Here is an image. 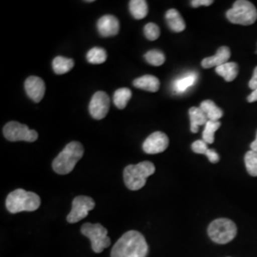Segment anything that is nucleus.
<instances>
[{"instance_id": "1", "label": "nucleus", "mask_w": 257, "mask_h": 257, "mask_svg": "<svg viewBox=\"0 0 257 257\" xmlns=\"http://www.w3.org/2000/svg\"><path fill=\"white\" fill-rule=\"evenodd\" d=\"M149 252L147 241L138 230L125 232L111 248L110 257H146Z\"/></svg>"}, {"instance_id": "2", "label": "nucleus", "mask_w": 257, "mask_h": 257, "mask_svg": "<svg viewBox=\"0 0 257 257\" xmlns=\"http://www.w3.org/2000/svg\"><path fill=\"white\" fill-rule=\"evenodd\" d=\"M84 147L77 141H72L66 145L63 151L53 161V169L58 175H68L73 172L76 163L82 158Z\"/></svg>"}, {"instance_id": "3", "label": "nucleus", "mask_w": 257, "mask_h": 257, "mask_svg": "<svg viewBox=\"0 0 257 257\" xmlns=\"http://www.w3.org/2000/svg\"><path fill=\"white\" fill-rule=\"evenodd\" d=\"M156 173V167L150 161H143L136 165H128L124 169L123 178L126 187L131 191L142 189L149 176Z\"/></svg>"}, {"instance_id": "4", "label": "nucleus", "mask_w": 257, "mask_h": 257, "mask_svg": "<svg viewBox=\"0 0 257 257\" xmlns=\"http://www.w3.org/2000/svg\"><path fill=\"white\" fill-rule=\"evenodd\" d=\"M40 197L37 193L18 189L10 193L6 198V208L11 213L35 211L40 207Z\"/></svg>"}, {"instance_id": "5", "label": "nucleus", "mask_w": 257, "mask_h": 257, "mask_svg": "<svg viewBox=\"0 0 257 257\" xmlns=\"http://www.w3.org/2000/svg\"><path fill=\"white\" fill-rule=\"evenodd\" d=\"M227 19L233 24L248 26L257 19V10L254 5L247 0L235 1L232 8L226 14Z\"/></svg>"}, {"instance_id": "6", "label": "nucleus", "mask_w": 257, "mask_h": 257, "mask_svg": "<svg viewBox=\"0 0 257 257\" xmlns=\"http://www.w3.org/2000/svg\"><path fill=\"white\" fill-rule=\"evenodd\" d=\"M237 228L233 221L218 218L212 221L208 227L209 237L217 244H227L236 236Z\"/></svg>"}, {"instance_id": "7", "label": "nucleus", "mask_w": 257, "mask_h": 257, "mask_svg": "<svg viewBox=\"0 0 257 257\" xmlns=\"http://www.w3.org/2000/svg\"><path fill=\"white\" fill-rule=\"evenodd\" d=\"M80 231L84 236L91 240L92 250L95 253H100L111 243L110 237L108 236V230L99 223H85Z\"/></svg>"}, {"instance_id": "8", "label": "nucleus", "mask_w": 257, "mask_h": 257, "mask_svg": "<svg viewBox=\"0 0 257 257\" xmlns=\"http://www.w3.org/2000/svg\"><path fill=\"white\" fill-rule=\"evenodd\" d=\"M3 135L6 139L12 142H35L38 138L37 131L31 130L27 125H23L17 121H11L7 123L3 128Z\"/></svg>"}, {"instance_id": "9", "label": "nucleus", "mask_w": 257, "mask_h": 257, "mask_svg": "<svg viewBox=\"0 0 257 257\" xmlns=\"http://www.w3.org/2000/svg\"><path fill=\"white\" fill-rule=\"evenodd\" d=\"M95 207V202L92 197L79 195L76 196L73 200L72 211L67 216V221L71 224L77 223L88 216L90 211H92Z\"/></svg>"}, {"instance_id": "10", "label": "nucleus", "mask_w": 257, "mask_h": 257, "mask_svg": "<svg viewBox=\"0 0 257 257\" xmlns=\"http://www.w3.org/2000/svg\"><path fill=\"white\" fill-rule=\"evenodd\" d=\"M110 97L105 92H96L92 95L89 110L94 119H103L110 109Z\"/></svg>"}, {"instance_id": "11", "label": "nucleus", "mask_w": 257, "mask_h": 257, "mask_svg": "<svg viewBox=\"0 0 257 257\" xmlns=\"http://www.w3.org/2000/svg\"><path fill=\"white\" fill-rule=\"evenodd\" d=\"M169 146V138L162 132L152 134L143 143V151L149 155H156L166 151Z\"/></svg>"}, {"instance_id": "12", "label": "nucleus", "mask_w": 257, "mask_h": 257, "mask_svg": "<svg viewBox=\"0 0 257 257\" xmlns=\"http://www.w3.org/2000/svg\"><path fill=\"white\" fill-rule=\"evenodd\" d=\"M25 91L33 101L38 103L44 97L46 91L45 83L38 76H30L25 81Z\"/></svg>"}, {"instance_id": "13", "label": "nucleus", "mask_w": 257, "mask_h": 257, "mask_svg": "<svg viewBox=\"0 0 257 257\" xmlns=\"http://www.w3.org/2000/svg\"><path fill=\"white\" fill-rule=\"evenodd\" d=\"M97 30L102 37L115 36L119 32V21L113 16L106 15L97 21Z\"/></svg>"}, {"instance_id": "14", "label": "nucleus", "mask_w": 257, "mask_h": 257, "mask_svg": "<svg viewBox=\"0 0 257 257\" xmlns=\"http://www.w3.org/2000/svg\"><path fill=\"white\" fill-rule=\"evenodd\" d=\"M230 57V50L229 47L223 46L220 47L216 54L210 57H206L204 58L201 62L203 68L205 69H210L212 67H219L221 65L226 64L228 63V60Z\"/></svg>"}, {"instance_id": "15", "label": "nucleus", "mask_w": 257, "mask_h": 257, "mask_svg": "<svg viewBox=\"0 0 257 257\" xmlns=\"http://www.w3.org/2000/svg\"><path fill=\"white\" fill-rule=\"evenodd\" d=\"M134 86L138 89L145 90L148 92H158L159 87H160V82L159 79L151 74H146L141 77H138L137 79L134 80Z\"/></svg>"}, {"instance_id": "16", "label": "nucleus", "mask_w": 257, "mask_h": 257, "mask_svg": "<svg viewBox=\"0 0 257 257\" xmlns=\"http://www.w3.org/2000/svg\"><path fill=\"white\" fill-rule=\"evenodd\" d=\"M165 18L168 26L175 33H181L186 29V23L181 15L176 10H169L166 13Z\"/></svg>"}, {"instance_id": "17", "label": "nucleus", "mask_w": 257, "mask_h": 257, "mask_svg": "<svg viewBox=\"0 0 257 257\" xmlns=\"http://www.w3.org/2000/svg\"><path fill=\"white\" fill-rule=\"evenodd\" d=\"M189 114L191 120V132L193 134H196L198 132L199 126H205L209 121L203 110L197 107L191 108L189 110Z\"/></svg>"}, {"instance_id": "18", "label": "nucleus", "mask_w": 257, "mask_h": 257, "mask_svg": "<svg viewBox=\"0 0 257 257\" xmlns=\"http://www.w3.org/2000/svg\"><path fill=\"white\" fill-rule=\"evenodd\" d=\"M216 74L222 76L227 82L234 80L238 75V65L235 62H228L226 64L221 65L215 68Z\"/></svg>"}, {"instance_id": "19", "label": "nucleus", "mask_w": 257, "mask_h": 257, "mask_svg": "<svg viewBox=\"0 0 257 257\" xmlns=\"http://www.w3.org/2000/svg\"><path fill=\"white\" fill-rule=\"evenodd\" d=\"M199 108L203 110L208 120H211V121H219L224 114L223 110H221L220 108H218L215 105V103L211 100H205L201 102Z\"/></svg>"}, {"instance_id": "20", "label": "nucleus", "mask_w": 257, "mask_h": 257, "mask_svg": "<svg viewBox=\"0 0 257 257\" xmlns=\"http://www.w3.org/2000/svg\"><path fill=\"white\" fill-rule=\"evenodd\" d=\"M196 80H197L196 74L191 73V74H186L175 80L173 85V88H174L175 92L181 93V92H186L189 88L193 87L196 82Z\"/></svg>"}, {"instance_id": "21", "label": "nucleus", "mask_w": 257, "mask_h": 257, "mask_svg": "<svg viewBox=\"0 0 257 257\" xmlns=\"http://www.w3.org/2000/svg\"><path fill=\"white\" fill-rule=\"evenodd\" d=\"M74 66V61L64 56H56L53 60V70L56 74L69 73Z\"/></svg>"}, {"instance_id": "22", "label": "nucleus", "mask_w": 257, "mask_h": 257, "mask_svg": "<svg viewBox=\"0 0 257 257\" xmlns=\"http://www.w3.org/2000/svg\"><path fill=\"white\" fill-rule=\"evenodd\" d=\"M130 12L136 19H143L148 15V3L145 0H131L128 3Z\"/></svg>"}, {"instance_id": "23", "label": "nucleus", "mask_w": 257, "mask_h": 257, "mask_svg": "<svg viewBox=\"0 0 257 257\" xmlns=\"http://www.w3.org/2000/svg\"><path fill=\"white\" fill-rule=\"evenodd\" d=\"M132 98V91L128 88H120L113 94V103L119 109L126 108L128 100Z\"/></svg>"}, {"instance_id": "24", "label": "nucleus", "mask_w": 257, "mask_h": 257, "mask_svg": "<svg viewBox=\"0 0 257 257\" xmlns=\"http://www.w3.org/2000/svg\"><path fill=\"white\" fill-rule=\"evenodd\" d=\"M220 121H211L209 120L205 125V128L203 131V140L209 145L214 142V134L215 132L220 128Z\"/></svg>"}, {"instance_id": "25", "label": "nucleus", "mask_w": 257, "mask_h": 257, "mask_svg": "<svg viewBox=\"0 0 257 257\" xmlns=\"http://www.w3.org/2000/svg\"><path fill=\"white\" fill-rule=\"evenodd\" d=\"M107 59V53L102 48H92L87 54V60L91 64H102Z\"/></svg>"}, {"instance_id": "26", "label": "nucleus", "mask_w": 257, "mask_h": 257, "mask_svg": "<svg viewBox=\"0 0 257 257\" xmlns=\"http://www.w3.org/2000/svg\"><path fill=\"white\" fill-rule=\"evenodd\" d=\"M144 57L148 63L153 66H161L164 64L166 60L165 55L158 50L149 51L145 54Z\"/></svg>"}, {"instance_id": "27", "label": "nucleus", "mask_w": 257, "mask_h": 257, "mask_svg": "<svg viewBox=\"0 0 257 257\" xmlns=\"http://www.w3.org/2000/svg\"><path fill=\"white\" fill-rule=\"evenodd\" d=\"M245 165L248 175L257 176V153L251 150L248 151L245 155Z\"/></svg>"}, {"instance_id": "28", "label": "nucleus", "mask_w": 257, "mask_h": 257, "mask_svg": "<svg viewBox=\"0 0 257 257\" xmlns=\"http://www.w3.org/2000/svg\"><path fill=\"white\" fill-rule=\"evenodd\" d=\"M144 34L149 40L155 41L160 36V29L155 23H148L144 27Z\"/></svg>"}, {"instance_id": "29", "label": "nucleus", "mask_w": 257, "mask_h": 257, "mask_svg": "<svg viewBox=\"0 0 257 257\" xmlns=\"http://www.w3.org/2000/svg\"><path fill=\"white\" fill-rule=\"evenodd\" d=\"M192 150L195 154L198 155H206L209 151L208 144L204 140H196L192 144Z\"/></svg>"}, {"instance_id": "30", "label": "nucleus", "mask_w": 257, "mask_h": 257, "mask_svg": "<svg viewBox=\"0 0 257 257\" xmlns=\"http://www.w3.org/2000/svg\"><path fill=\"white\" fill-rule=\"evenodd\" d=\"M206 156L208 157L209 161L212 163V164H215V163L219 162V160H220L219 155L214 150H212V149H209V151L207 152Z\"/></svg>"}, {"instance_id": "31", "label": "nucleus", "mask_w": 257, "mask_h": 257, "mask_svg": "<svg viewBox=\"0 0 257 257\" xmlns=\"http://www.w3.org/2000/svg\"><path fill=\"white\" fill-rule=\"evenodd\" d=\"M212 3H213L212 0H193V1H191V4L194 8H197L199 6H210Z\"/></svg>"}, {"instance_id": "32", "label": "nucleus", "mask_w": 257, "mask_h": 257, "mask_svg": "<svg viewBox=\"0 0 257 257\" xmlns=\"http://www.w3.org/2000/svg\"><path fill=\"white\" fill-rule=\"evenodd\" d=\"M248 87L253 91L257 89V67L253 71V75H252L250 81L248 83Z\"/></svg>"}, {"instance_id": "33", "label": "nucleus", "mask_w": 257, "mask_h": 257, "mask_svg": "<svg viewBox=\"0 0 257 257\" xmlns=\"http://www.w3.org/2000/svg\"><path fill=\"white\" fill-rule=\"evenodd\" d=\"M248 101L249 102V103L257 101V89L256 90H254V91H252V92L248 95Z\"/></svg>"}, {"instance_id": "34", "label": "nucleus", "mask_w": 257, "mask_h": 257, "mask_svg": "<svg viewBox=\"0 0 257 257\" xmlns=\"http://www.w3.org/2000/svg\"><path fill=\"white\" fill-rule=\"evenodd\" d=\"M250 149H251V151L257 153V138H255V140L250 144Z\"/></svg>"}, {"instance_id": "35", "label": "nucleus", "mask_w": 257, "mask_h": 257, "mask_svg": "<svg viewBox=\"0 0 257 257\" xmlns=\"http://www.w3.org/2000/svg\"><path fill=\"white\" fill-rule=\"evenodd\" d=\"M256 138H257V133H256Z\"/></svg>"}]
</instances>
